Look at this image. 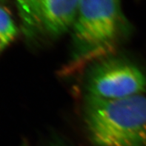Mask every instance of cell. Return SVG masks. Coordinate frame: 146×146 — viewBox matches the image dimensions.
<instances>
[{
	"mask_svg": "<svg viewBox=\"0 0 146 146\" xmlns=\"http://www.w3.org/2000/svg\"><path fill=\"white\" fill-rule=\"evenodd\" d=\"M130 28L121 0H80L71 28L74 54L69 70L110 56Z\"/></svg>",
	"mask_w": 146,
	"mask_h": 146,
	"instance_id": "1",
	"label": "cell"
},
{
	"mask_svg": "<svg viewBox=\"0 0 146 146\" xmlns=\"http://www.w3.org/2000/svg\"><path fill=\"white\" fill-rule=\"evenodd\" d=\"M84 122L96 146H146V96L104 100L88 96Z\"/></svg>",
	"mask_w": 146,
	"mask_h": 146,
	"instance_id": "2",
	"label": "cell"
},
{
	"mask_svg": "<svg viewBox=\"0 0 146 146\" xmlns=\"http://www.w3.org/2000/svg\"><path fill=\"white\" fill-rule=\"evenodd\" d=\"M88 96L104 100H118L143 95L146 76L131 62L107 56L94 63L85 79Z\"/></svg>",
	"mask_w": 146,
	"mask_h": 146,
	"instance_id": "3",
	"label": "cell"
},
{
	"mask_svg": "<svg viewBox=\"0 0 146 146\" xmlns=\"http://www.w3.org/2000/svg\"><path fill=\"white\" fill-rule=\"evenodd\" d=\"M26 36L56 38L71 30L80 0H15Z\"/></svg>",
	"mask_w": 146,
	"mask_h": 146,
	"instance_id": "4",
	"label": "cell"
},
{
	"mask_svg": "<svg viewBox=\"0 0 146 146\" xmlns=\"http://www.w3.org/2000/svg\"><path fill=\"white\" fill-rule=\"evenodd\" d=\"M17 28L9 12L0 5V54L17 36Z\"/></svg>",
	"mask_w": 146,
	"mask_h": 146,
	"instance_id": "5",
	"label": "cell"
},
{
	"mask_svg": "<svg viewBox=\"0 0 146 146\" xmlns=\"http://www.w3.org/2000/svg\"><path fill=\"white\" fill-rule=\"evenodd\" d=\"M50 146H67V145H64L58 144V143H56V144H54V145H50Z\"/></svg>",
	"mask_w": 146,
	"mask_h": 146,
	"instance_id": "6",
	"label": "cell"
}]
</instances>
